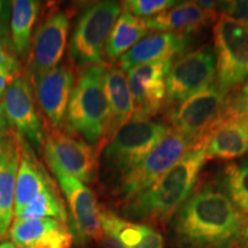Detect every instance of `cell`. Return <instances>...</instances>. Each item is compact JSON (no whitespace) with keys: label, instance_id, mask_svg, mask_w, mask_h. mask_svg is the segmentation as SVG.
Returning a JSON list of instances; mask_svg holds the SVG:
<instances>
[{"label":"cell","instance_id":"1","mask_svg":"<svg viewBox=\"0 0 248 248\" xmlns=\"http://www.w3.org/2000/svg\"><path fill=\"white\" fill-rule=\"evenodd\" d=\"M245 218L225 193L202 188L181 207L173 223L182 248H230L244 235Z\"/></svg>","mask_w":248,"mask_h":248},{"label":"cell","instance_id":"2","mask_svg":"<svg viewBox=\"0 0 248 248\" xmlns=\"http://www.w3.org/2000/svg\"><path fill=\"white\" fill-rule=\"evenodd\" d=\"M206 160L203 146L188 150L150 188L125 201L124 214L139 221L167 223L191 195Z\"/></svg>","mask_w":248,"mask_h":248},{"label":"cell","instance_id":"3","mask_svg":"<svg viewBox=\"0 0 248 248\" xmlns=\"http://www.w3.org/2000/svg\"><path fill=\"white\" fill-rule=\"evenodd\" d=\"M107 69V64H98L83 70L76 80L64 120L68 131L94 145L98 153L102 148L109 117L105 92Z\"/></svg>","mask_w":248,"mask_h":248},{"label":"cell","instance_id":"4","mask_svg":"<svg viewBox=\"0 0 248 248\" xmlns=\"http://www.w3.org/2000/svg\"><path fill=\"white\" fill-rule=\"evenodd\" d=\"M121 13L122 4L117 1L95 2L83 12L69 44L75 63L84 67L106 64L105 46Z\"/></svg>","mask_w":248,"mask_h":248},{"label":"cell","instance_id":"5","mask_svg":"<svg viewBox=\"0 0 248 248\" xmlns=\"http://www.w3.org/2000/svg\"><path fill=\"white\" fill-rule=\"evenodd\" d=\"M169 131L167 124L162 122L131 119L105 146L104 162L122 178L137 167Z\"/></svg>","mask_w":248,"mask_h":248},{"label":"cell","instance_id":"6","mask_svg":"<svg viewBox=\"0 0 248 248\" xmlns=\"http://www.w3.org/2000/svg\"><path fill=\"white\" fill-rule=\"evenodd\" d=\"M217 86L228 93L248 79V26L221 15L214 27Z\"/></svg>","mask_w":248,"mask_h":248},{"label":"cell","instance_id":"7","mask_svg":"<svg viewBox=\"0 0 248 248\" xmlns=\"http://www.w3.org/2000/svg\"><path fill=\"white\" fill-rule=\"evenodd\" d=\"M69 29V15L60 8H53L43 18L31 42L26 66L27 78L32 86L60 64L66 51Z\"/></svg>","mask_w":248,"mask_h":248},{"label":"cell","instance_id":"8","mask_svg":"<svg viewBox=\"0 0 248 248\" xmlns=\"http://www.w3.org/2000/svg\"><path fill=\"white\" fill-rule=\"evenodd\" d=\"M226 101L225 92L217 85L210 86L172 110L169 117L173 131L185 139L188 150L201 147L207 133L223 113Z\"/></svg>","mask_w":248,"mask_h":248},{"label":"cell","instance_id":"9","mask_svg":"<svg viewBox=\"0 0 248 248\" xmlns=\"http://www.w3.org/2000/svg\"><path fill=\"white\" fill-rule=\"evenodd\" d=\"M216 75V57L210 46L188 52L171 64L167 75V100L184 102L209 89Z\"/></svg>","mask_w":248,"mask_h":248},{"label":"cell","instance_id":"10","mask_svg":"<svg viewBox=\"0 0 248 248\" xmlns=\"http://www.w3.org/2000/svg\"><path fill=\"white\" fill-rule=\"evenodd\" d=\"M43 152L47 164H54L84 184H91L97 178L98 151L71 133L61 129L49 130L46 133Z\"/></svg>","mask_w":248,"mask_h":248},{"label":"cell","instance_id":"11","mask_svg":"<svg viewBox=\"0 0 248 248\" xmlns=\"http://www.w3.org/2000/svg\"><path fill=\"white\" fill-rule=\"evenodd\" d=\"M188 151V145L178 133L168 135L152 150L146 157L121 178V193L125 201L150 188L170 170Z\"/></svg>","mask_w":248,"mask_h":248},{"label":"cell","instance_id":"12","mask_svg":"<svg viewBox=\"0 0 248 248\" xmlns=\"http://www.w3.org/2000/svg\"><path fill=\"white\" fill-rule=\"evenodd\" d=\"M0 106L12 130L32 147L43 150L46 131L40 117L33 88L27 77L18 76L8 86Z\"/></svg>","mask_w":248,"mask_h":248},{"label":"cell","instance_id":"13","mask_svg":"<svg viewBox=\"0 0 248 248\" xmlns=\"http://www.w3.org/2000/svg\"><path fill=\"white\" fill-rule=\"evenodd\" d=\"M66 197L71 214L74 233L80 241H101V210L94 192L88 185L63 172L54 164H48Z\"/></svg>","mask_w":248,"mask_h":248},{"label":"cell","instance_id":"14","mask_svg":"<svg viewBox=\"0 0 248 248\" xmlns=\"http://www.w3.org/2000/svg\"><path fill=\"white\" fill-rule=\"evenodd\" d=\"M76 84L75 73L69 63H61L32 86L37 106L44 115L49 130L61 129Z\"/></svg>","mask_w":248,"mask_h":248},{"label":"cell","instance_id":"15","mask_svg":"<svg viewBox=\"0 0 248 248\" xmlns=\"http://www.w3.org/2000/svg\"><path fill=\"white\" fill-rule=\"evenodd\" d=\"M171 64V60L156 61L126 71L135 106L132 119L148 120L156 114L166 98V79Z\"/></svg>","mask_w":248,"mask_h":248},{"label":"cell","instance_id":"16","mask_svg":"<svg viewBox=\"0 0 248 248\" xmlns=\"http://www.w3.org/2000/svg\"><path fill=\"white\" fill-rule=\"evenodd\" d=\"M206 159L232 160L248 152V114H240L225 105L223 113L204 137Z\"/></svg>","mask_w":248,"mask_h":248},{"label":"cell","instance_id":"17","mask_svg":"<svg viewBox=\"0 0 248 248\" xmlns=\"http://www.w3.org/2000/svg\"><path fill=\"white\" fill-rule=\"evenodd\" d=\"M9 237L17 248H71L73 245L67 224L55 218L14 221Z\"/></svg>","mask_w":248,"mask_h":248},{"label":"cell","instance_id":"18","mask_svg":"<svg viewBox=\"0 0 248 248\" xmlns=\"http://www.w3.org/2000/svg\"><path fill=\"white\" fill-rule=\"evenodd\" d=\"M190 43L191 38L187 33L161 32L151 35L119 59L120 69L125 73L141 64L171 60L175 55L183 53Z\"/></svg>","mask_w":248,"mask_h":248},{"label":"cell","instance_id":"19","mask_svg":"<svg viewBox=\"0 0 248 248\" xmlns=\"http://www.w3.org/2000/svg\"><path fill=\"white\" fill-rule=\"evenodd\" d=\"M20 146L13 130L0 140V241L7 235L14 218L15 184Z\"/></svg>","mask_w":248,"mask_h":248},{"label":"cell","instance_id":"20","mask_svg":"<svg viewBox=\"0 0 248 248\" xmlns=\"http://www.w3.org/2000/svg\"><path fill=\"white\" fill-rule=\"evenodd\" d=\"M16 137L20 146V162L15 184L14 219L20 216L27 204L52 179L44 166L36 157L33 147L22 136L16 133Z\"/></svg>","mask_w":248,"mask_h":248},{"label":"cell","instance_id":"21","mask_svg":"<svg viewBox=\"0 0 248 248\" xmlns=\"http://www.w3.org/2000/svg\"><path fill=\"white\" fill-rule=\"evenodd\" d=\"M105 92L109 108L107 132L105 136L104 148L114 135L132 119L135 106L130 92L128 76L120 68H109L105 75Z\"/></svg>","mask_w":248,"mask_h":248},{"label":"cell","instance_id":"22","mask_svg":"<svg viewBox=\"0 0 248 248\" xmlns=\"http://www.w3.org/2000/svg\"><path fill=\"white\" fill-rule=\"evenodd\" d=\"M215 16V11L201 8L197 2H181V5L163 12L156 16L142 18L147 30L190 33L203 27Z\"/></svg>","mask_w":248,"mask_h":248},{"label":"cell","instance_id":"23","mask_svg":"<svg viewBox=\"0 0 248 248\" xmlns=\"http://www.w3.org/2000/svg\"><path fill=\"white\" fill-rule=\"evenodd\" d=\"M147 31L141 18L132 15L122 4V13L117 18L105 46V57L111 61L120 59L138 44L147 35Z\"/></svg>","mask_w":248,"mask_h":248},{"label":"cell","instance_id":"24","mask_svg":"<svg viewBox=\"0 0 248 248\" xmlns=\"http://www.w3.org/2000/svg\"><path fill=\"white\" fill-rule=\"evenodd\" d=\"M40 2L36 0L12 1L11 35L15 52L20 57H27L31 48L32 32L38 18Z\"/></svg>","mask_w":248,"mask_h":248},{"label":"cell","instance_id":"25","mask_svg":"<svg viewBox=\"0 0 248 248\" xmlns=\"http://www.w3.org/2000/svg\"><path fill=\"white\" fill-rule=\"evenodd\" d=\"M40 218H55L63 223L68 221L66 203L53 179H51L44 188L27 204L23 212L14 221Z\"/></svg>","mask_w":248,"mask_h":248},{"label":"cell","instance_id":"26","mask_svg":"<svg viewBox=\"0 0 248 248\" xmlns=\"http://www.w3.org/2000/svg\"><path fill=\"white\" fill-rule=\"evenodd\" d=\"M224 185L234 206L240 212L248 214V161L225 167Z\"/></svg>","mask_w":248,"mask_h":248},{"label":"cell","instance_id":"27","mask_svg":"<svg viewBox=\"0 0 248 248\" xmlns=\"http://www.w3.org/2000/svg\"><path fill=\"white\" fill-rule=\"evenodd\" d=\"M122 4L129 9V12L139 18H150L156 16L168 9L179 4L173 0H129Z\"/></svg>","mask_w":248,"mask_h":248},{"label":"cell","instance_id":"28","mask_svg":"<svg viewBox=\"0 0 248 248\" xmlns=\"http://www.w3.org/2000/svg\"><path fill=\"white\" fill-rule=\"evenodd\" d=\"M223 15L234 18L248 26V0H231L218 2Z\"/></svg>","mask_w":248,"mask_h":248},{"label":"cell","instance_id":"29","mask_svg":"<svg viewBox=\"0 0 248 248\" xmlns=\"http://www.w3.org/2000/svg\"><path fill=\"white\" fill-rule=\"evenodd\" d=\"M20 73V64L16 58L0 43V75L17 78Z\"/></svg>","mask_w":248,"mask_h":248},{"label":"cell","instance_id":"30","mask_svg":"<svg viewBox=\"0 0 248 248\" xmlns=\"http://www.w3.org/2000/svg\"><path fill=\"white\" fill-rule=\"evenodd\" d=\"M100 243L101 248H124L123 245L113 234L108 233V232H104Z\"/></svg>","mask_w":248,"mask_h":248},{"label":"cell","instance_id":"31","mask_svg":"<svg viewBox=\"0 0 248 248\" xmlns=\"http://www.w3.org/2000/svg\"><path fill=\"white\" fill-rule=\"evenodd\" d=\"M11 131H12L11 125H9L8 121L6 119V115L4 110H2V107L0 106V140H2V139H4Z\"/></svg>","mask_w":248,"mask_h":248},{"label":"cell","instance_id":"32","mask_svg":"<svg viewBox=\"0 0 248 248\" xmlns=\"http://www.w3.org/2000/svg\"><path fill=\"white\" fill-rule=\"evenodd\" d=\"M15 78L11 76H6V75H0V101L2 100L4 98L6 91H7L9 84L13 82Z\"/></svg>","mask_w":248,"mask_h":248},{"label":"cell","instance_id":"33","mask_svg":"<svg viewBox=\"0 0 248 248\" xmlns=\"http://www.w3.org/2000/svg\"><path fill=\"white\" fill-rule=\"evenodd\" d=\"M240 94H241V95H243V97H244V99H245V100H246V101L248 102V79L246 80V83H245V85H244V88H243V90H241Z\"/></svg>","mask_w":248,"mask_h":248},{"label":"cell","instance_id":"34","mask_svg":"<svg viewBox=\"0 0 248 248\" xmlns=\"http://www.w3.org/2000/svg\"><path fill=\"white\" fill-rule=\"evenodd\" d=\"M0 248H17V247L15 246L12 241L5 240V241H1V243H0Z\"/></svg>","mask_w":248,"mask_h":248},{"label":"cell","instance_id":"35","mask_svg":"<svg viewBox=\"0 0 248 248\" xmlns=\"http://www.w3.org/2000/svg\"><path fill=\"white\" fill-rule=\"evenodd\" d=\"M6 27H5V24L1 22V21H0V40H2L5 38V36H6Z\"/></svg>","mask_w":248,"mask_h":248},{"label":"cell","instance_id":"36","mask_svg":"<svg viewBox=\"0 0 248 248\" xmlns=\"http://www.w3.org/2000/svg\"><path fill=\"white\" fill-rule=\"evenodd\" d=\"M6 5H7V2H6V1H1V0H0V16H1V15L4 14L5 8H6Z\"/></svg>","mask_w":248,"mask_h":248},{"label":"cell","instance_id":"37","mask_svg":"<svg viewBox=\"0 0 248 248\" xmlns=\"http://www.w3.org/2000/svg\"><path fill=\"white\" fill-rule=\"evenodd\" d=\"M244 238H245V240H248V219H247L246 224H245V230H244Z\"/></svg>","mask_w":248,"mask_h":248}]
</instances>
